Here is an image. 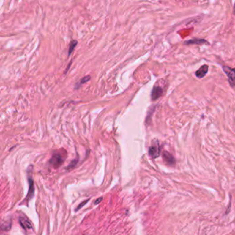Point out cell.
<instances>
[{
    "label": "cell",
    "mask_w": 235,
    "mask_h": 235,
    "mask_svg": "<svg viewBox=\"0 0 235 235\" xmlns=\"http://www.w3.org/2000/svg\"><path fill=\"white\" fill-rule=\"evenodd\" d=\"M66 155L67 153L65 150L56 151L50 160V164L55 168L60 167L66 158Z\"/></svg>",
    "instance_id": "1"
},
{
    "label": "cell",
    "mask_w": 235,
    "mask_h": 235,
    "mask_svg": "<svg viewBox=\"0 0 235 235\" xmlns=\"http://www.w3.org/2000/svg\"><path fill=\"white\" fill-rule=\"evenodd\" d=\"M223 70L227 76L230 86L232 88H235V69L228 66H223Z\"/></svg>",
    "instance_id": "2"
},
{
    "label": "cell",
    "mask_w": 235,
    "mask_h": 235,
    "mask_svg": "<svg viewBox=\"0 0 235 235\" xmlns=\"http://www.w3.org/2000/svg\"><path fill=\"white\" fill-rule=\"evenodd\" d=\"M149 154L152 158H157L161 154V149L158 144H153L149 148Z\"/></svg>",
    "instance_id": "3"
},
{
    "label": "cell",
    "mask_w": 235,
    "mask_h": 235,
    "mask_svg": "<svg viewBox=\"0 0 235 235\" xmlns=\"http://www.w3.org/2000/svg\"><path fill=\"white\" fill-rule=\"evenodd\" d=\"M162 94H163V89L160 86L155 85L151 92V99L152 100H157L160 97H161Z\"/></svg>",
    "instance_id": "4"
},
{
    "label": "cell",
    "mask_w": 235,
    "mask_h": 235,
    "mask_svg": "<svg viewBox=\"0 0 235 235\" xmlns=\"http://www.w3.org/2000/svg\"><path fill=\"white\" fill-rule=\"evenodd\" d=\"M28 183H29V190H28V193L26 196V199L27 201H30V199H31L34 196V182L33 179L28 175Z\"/></svg>",
    "instance_id": "5"
},
{
    "label": "cell",
    "mask_w": 235,
    "mask_h": 235,
    "mask_svg": "<svg viewBox=\"0 0 235 235\" xmlns=\"http://www.w3.org/2000/svg\"><path fill=\"white\" fill-rule=\"evenodd\" d=\"M162 155H163V159L164 160V162H166V163L167 164V165L174 166L175 163H176V161H175V157H173L170 153H168V151H164Z\"/></svg>",
    "instance_id": "6"
},
{
    "label": "cell",
    "mask_w": 235,
    "mask_h": 235,
    "mask_svg": "<svg viewBox=\"0 0 235 235\" xmlns=\"http://www.w3.org/2000/svg\"><path fill=\"white\" fill-rule=\"evenodd\" d=\"M19 223H20L21 227L25 230H30L32 228V223L29 219L23 215L19 217Z\"/></svg>",
    "instance_id": "7"
},
{
    "label": "cell",
    "mask_w": 235,
    "mask_h": 235,
    "mask_svg": "<svg viewBox=\"0 0 235 235\" xmlns=\"http://www.w3.org/2000/svg\"><path fill=\"white\" fill-rule=\"evenodd\" d=\"M208 71V66L207 65H204L200 67L198 70H197L195 72V75L197 78H202L206 75Z\"/></svg>",
    "instance_id": "8"
},
{
    "label": "cell",
    "mask_w": 235,
    "mask_h": 235,
    "mask_svg": "<svg viewBox=\"0 0 235 235\" xmlns=\"http://www.w3.org/2000/svg\"><path fill=\"white\" fill-rule=\"evenodd\" d=\"M206 43L205 40H201V39H192V40H189L186 41V44H201V43Z\"/></svg>",
    "instance_id": "9"
},
{
    "label": "cell",
    "mask_w": 235,
    "mask_h": 235,
    "mask_svg": "<svg viewBox=\"0 0 235 235\" xmlns=\"http://www.w3.org/2000/svg\"><path fill=\"white\" fill-rule=\"evenodd\" d=\"M90 78H91V76H85V77H83V78H82L81 79V81H80V83H77V85H76V88L77 89V88H78V87L80 86L81 85H82V84H83V83H87V81H89V80H90Z\"/></svg>",
    "instance_id": "10"
},
{
    "label": "cell",
    "mask_w": 235,
    "mask_h": 235,
    "mask_svg": "<svg viewBox=\"0 0 235 235\" xmlns=\"http://www.w3.org/2000/svg\"><path fill=\"white\" fill-rule=\"evenodd\" d=\"M76 45H77V41H72V42L70 43V47H69V53H68L69 55H70V54H72V52L74 51V48H76Z\"/></svg>",
    "instance_id": "11"
},
{
    "label": "cell",
    "mask_w": 235,
    "mask_h": 235,
    "mask_svg": "<svg viewBox=\"0 0 235 235\" xmlns=\"http://www.w3.org/2000/svg\"><path fill=\"white\" fill-rule=\"evenodd\" d=\"M78 163V160H74L73 161L71 162V163L70 164V165L67 166V169H71L73 168L74 166L76 165V164Z\"/></svg>",
    "instance_id": "12"
},
{
    "label": "cell",
    "mask_w": 235,
    "mask_h": 235,
    "mask_svg": "<svg viewBox=\"0 0 235 235\" xmlns=\"http://www.w3.org/2000/svg\"><path fill=\"white\" fill-rule=\"evenodd\" d=\"M89 200V199H87V200H85V201H83V202H82V203H81V204H80V205H78V206H77V208H76V211H78V210H80V209H81V208H82V207H83V206H85V204H87V201H88Z\"/></svg>",
    "instance_id": "13"
},
{
    "label": "cell",
    "mask_w": 235,
    "mask_h": 235,
    "mask_svg": "<svg viewBox=\"0 0 235 235\" xmlns=\"http://www.w3.org/2000/svg\"><path fill=\"white\" fill-rule=\"evenodd\" d=\"M102 200V197H100V198L96 199L95 202H94V204H95V205H96V204H98Z\"/></svg>",
    "instance_id": "14"
},
{
    "label": "cell",
    "mask_w": 235,
    "mask_h": 235,
    "mask_svg": "<svg viewBox=\"0 0 235 235\" xmlns=\"http://www.w3.org/2000/svg\"><path fill=\"white\" fill-rule=\"evenodd\" d=\"M233 13H234V15H235V4H234V10H233Z\"/></svg>",
    "instance_id": "15"
}]
</instances>
